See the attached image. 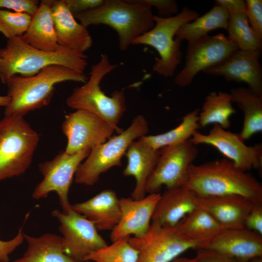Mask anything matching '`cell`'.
I'll return each mask as SVG.
<instances>
[{
	"label": "cell",
	"instance_id": "obj_35",
	"mask_svg": "<svg viewBox=\"0 0 262 262\" xmlns=\"http://www.w3.org/2000/svg\"><path fill=\"white\" fill-rule=\"evenodd\" d=\"M39 5V2L36 0H0V9L4 8L32 16L35 13Z\"/></svg>",
	"mask_w": 262,
	"mask_h": 262
},
{
	"label": "cell",
	"instance_id": "obj_13",
	"mask_svg": "<svg viewBox=\"0 0 262 262\" xmlns=\"http://www.w3.org/2000/svg\"><path fill=\"white\" fill-rule=\"evenodd\" d=\"M51 214L60 223L65 253L77 262H83L91 253L108 245L94 224L72 209L66 213L55 209Z\"/></svg>",
	"mask_w": 262,
	"mask_h": 262
},
{
	"label": "cell",
	"instance_id": "obj_9",
	"mask_svg": "<svg viewBox=\"0 0 262 262\" xmlns=\"http://www.w3.org/2000/svg\"><path fill=\"white\" fill-rule=\"evenodd\" d=\"M90 151L87 148L68 153L62 150L53 159L40 163L38 167L43 179L35 187L33 198H45L51 192H55L59 197L62 212H69L72 209L68 199L70 187L78 168Z\"/></svg>",
	"mask_w": 262,
	"mask_h": 262
},
{
	"label": "cell",
	"instance_id": "obj_20",
	"mask_svg": "<svg viewBox=\"0 0 262 262\" xmlns=\"http://www.w3.org/2000/svg\"><path fill=\"white\" fill-rule=\"evenodd\" d=\"M51 15L60 46L82 53L91 48L93 40L87 28L76 21L65 0H53Z\"/></svg>",
	"mask_w": 262,
	"mask_h": 262
},
{
	"label": "cell",
	"instance_id": "obj_43",
	"mask_svg": "<svg viewBox=\"0 0 262 262\" xmlns=\"http://www.w3.org/2000/svg\"><path fill=\"white\" fill-rule=\"evenodd\" d=\"M171 262H196L194 259H190L183 257H178Z\"/></svg>",
	"mask_w": 262,
	"mask_h": 262
},
{
	"label": "cell",
	"instance_id": "obj_10",
	"mask_svg": "<svg viewBox=\"0 0 262 262\" xmlns=\"http://www.w3.org/2000/svg\"><path fill=\"white\" fill-rule=\"evenodd\" d=\"M197 154L196 145L189 140L161 148L157 164L146 183V193H159L163 186L167 189L183 186L188 168Z\"/></svg>",
	"mask_w": 262,
	"mask_h": 262
},
{
	"label": "cell",
	"instance_id": "obj_18",
	"mask_svg": "<svg viewBox=\"0 0 262 262\" xmlns=\"http://www.w3.org/2000/svg\"><path fill=\"white\" fill-rule=\"evenodd\" d=\"M199 248L214 251L239 262H248L262 257V236L245 227L224 229Z\"/></svg>",
	"mask_w": 262,
	"mask_h": 262
},
{
	"label": "cell",
	"instance_id": "obj_1",
	"mask_svg": "<svg viewBox=\"0 0 262 262\" xmlns=\"http://www.w3.org/2000/svg\"><path fill=\"white\" fill-rule=\"evenodd\" d=\"M183 186L198 196L236 195L255 203L262 202L261 183L226 158L191 164Z\"/></svg>",
	"mask_w": 262,
	"mask_h": 262
},
{
	"label": "cell",
	"instance_id": "obj_29",
	"mask_svg": "<svg viewBox=\"0 0 262 262\" xmlns=\"http://www.w3.org/2000/svg\"><path fill=\"white\" fill-rule=\"evenodd\" d=\"M232 103L230 93L222 91L210 92L205 98L199 112L200 128L210 124H217L226 130L229 128L230 118L236 112Z\"/></svg>",
	"mask_w": 262,
	"mask_h": 262
},
{
	"label": "cell",
	"instance_id": "obj_7",
	"mask_svg": "<svg viewBox=\"0 0 262 262\" xmlns=\"http://www.w3.org/2000/svg\"><path fill=\"white\" fill-rule=\"evenodd\" d=\"M39 140L24 117L4 116L0 121V181L29 168Z\"/></svg>",
	"mask_w": 262,
	"mask_h": 262
},
{
	"label": "cell",
	"instance_id": "obj_24",
	"mask_svg": "<svg viewBox=\"0 0 262 262\" xmlns=\"http://www.w3.org/2000/svg\"><path fill=\"white\" fill-rule=\"evenodd\" d=\"M53 0H42L32 16L31 24L22 39L32 47L54 52L62 46L57 42L51 15Z\"/></svg>",
	"mask_w": 262,
	"mask_h": 262
},
{
	"label": "cell",
	"instance_id": "obj_31",
	"mask_svg": "<svg viewBox=\"0 0 262 262\" xmlns=\"http://www.w3.org/2000/svg\"><path fill=\"white\" fill-rule=\"evenodd\" d=\"M228 38L239 49L248 50L262 49V40L254 34L248 24L245 11L229 13Z\"/></svg>",
	"mask_w": 262,
	"mask_h": 262
},
{
	"label": "cell",
	"instance_id": "obj_14",
	"mask_svg": "<svg viewBox=\"0 0 262 262\" xmlns=\"http://www.w3.org/2000/svg\"><path fill=\"white\" fill-rule=\"evenodd\" d=\"M189 141L196 146L205 144L214 147L243 171L262 170V144L247 146L238 133L226 131L217 124H214L207 134L196 131Z\"/></svg>",
	"mask_w": 262,
	"mask_h": 262
},
{
	"label": "cell",
	"instance_id": "obj_32",
	"mask_svg": "<svg viewBox=\"0 0 262 262\" xmlns=\"http://www.w3.org/2000/svg\"><path fill=\"white\" fill-rule=\"evenodd\" d=\"M129 238L119 239L91 253L83 262H137L138 252L130 243Z\"/></svg>",
	"mask_w": 262,
	"mask_h": 262
},
{
	"label": "cell",
	"instance_id": "obj_37",
	"mask_svg": "<svg viewBox=\"0 0 262 262\" xmlns=\"http://www.w3.org/2000/svg\"><path fill=\"white\" fill-rule=\"evenodd\" d=\"M245 228L262 236V202L254 203L245 219Z\"/></svg>",
	"mask_w": 262,
	"mask_h": 262
},
{
	"label": "cell",
	"instance_id": "obj_38",
	"mask_svg": "<svg viewBox=\"0 0 262 262\" xmlns=\"http://www.w3.org/2000/svg\"><path fill=\"white\" fill-rule=\"evenodd\" d=\"M105 0H65L69 11L75 16L100 6Z\"/></svg>",
	"mask_w": 262,
	"mask_h": 262
},
{
	"label": "cell",
	"instance_id": "obj_36",
	"mask_svg": "<svg viewBox=\"0 0 262 262\" xmlns=\"http://www.w3.org/2000/svg\"><path fill=\"white\" fill-rule=\"evenodd\" d=\"M140 2L154 7L157 10L158 16L169 17L177 15L179 8L174 0H139Z\"/></svg>",
	"mask_w": 262,
	"mask_h": 262
},
{
	"label": "cell",
	"instance_id": "obj_6",
	"mask_svg": "<svg viewBox=\"0 0 262 262\" xmlns=\"http://www.w3.org/2000/svg\"><path fill=\"white\" fill-rule=\"evenodd\" d=\"M148 131V123L145 117L142 115L136 116L127 129L91 149L76 172L75 182L94 185L102 173L114 166H121V159L130 144L147 135Z\"/></svg>",
	"mask_w": 262,
	"mask_h": 262
},
{
	"label": "cell",
	"instance_id": "obj_40",
	"mask_svg": "<svg viewBox=\"0 0 262 262\" xmlns=\"http://www.w3.org/2000/svg\"><path fill=\"white\" fill-rule=\"evenodd\" d=\"M194 259L196 262H239L214 251L204 248L197 249Z\"/></svg>",
	"mask_w": 262,
	"mask_h": 262
},
{
	"label": "cell",
	"instance_id": "obj_27",
	"mask_svg": "<svg viewBox=\"0 0 262 262\" xmlns=\"http://www.w3.org/2000/svg\"><path fill=\"white\" fill-rule=\"evenodd\" d=\"M230 94L232 102L244 114L243 127L238 134L245 141L262 131V95L244 87L232 88Z\"/></svg>",
	"mask_w": 262,
	"mask_h": 262
},
{
	"label": "cell",
	"instance_id": "obj_5",
	"mask_svg": "<svg viewBox=\"0 0 262 262\" xmlns=\"http://www.w3.org/2000/svg\"><path fill=\"white\" fill-rule=\"evenodd\" d=\"M117 66L110 62L108 55L101 54L99 61L92 66L88 80L83 85L73 89L66 103L72 109L85 110L97 115L119 133L123 130L119 128L118 124L127 110L124 92L115 91L108 96L100 86L103 78Z\"/></svg>",
	"mask_w": 262,
	"mask_h": 262
},
{
	"label": "cell",
	"instance_id": "obj_26",
	"mask_svg": "<svg viewBox=\"0 0 262 262\" xmlns=\"http://www.w3.org/2000/svg\"><path fill=\"white\" fill-rule=\"evenodd\" d=\"M176 229L181 238L196 244L197 249L224 229L211 215L198 208L185 217L176 226Z\"/></svg>",
	"mask_w": 262,
	"mask_h": 262
},
{
	"label": "cell",
	"instance_id": "obj_39",
	"mask_svg": "<svg viewBox=\"0 0 262 262\" xmlns=\"http://www.w3.org/2000/svg\"><path fill=\"white\" fill-rule=\"evenodd\" d=\"M24 239L21 228L17 234L12 239L8 241L0 240V262H9V255L23 243Z\"/></svg>",
	"mask_w": 262,
	"mask_h": 262
},
{
	"label": "cell",
	"instance_id": "obj_30",
	"mask_svg": "<svg viewBox=\"0 0 262 262\" xmlns=\"http://www.w3.org/2000/svg\"><path fill=\"white\" fill-rule=\"evenodd\" d=\"M199 112V109H195L185 115L178 126L165 132L146 135L139 138L156 150L189 140L200 128L198 122Z\"/></svg>",
	"mask_w": 262,
	"mask_h": 262
},
{
	"label": "cell",
	"instance_id": "obj_21",
	"mask_svg": "<svg viewBox=\"0 0 262 262\" xmlns=\"http://www.w3.org/2000/svg\"><path fill=\"white\" fill-rule=\"evenodd\" d=\"M72 209L92 222L98 230H112L121 217L120 198L105 189L88 200L71 205Z\"/></svg>",
	"mask_w": 262,
	"mask_h": 262
},
{
	"label": "cell",
	"instance_id": "obj_44",
	"mask_svg": "<svg viewBox=\"0 0 262 262\" xmlns=\"http://www.w3.org/2000/svg\"><path fill=\"white\" fill-rule=\"evenodd\" d=\"M248 262H262V257L254 258Z\"/></svg>",
	"mask_w": 262,
	"mask_h": 262
},
{
	"label": "cell",
	"instance_id": "obj_23",
	"mask_svg": "<svg viewBox=\"0 0 262 262\" xmlns=\"http://www.w3.org/2000/svg\"><path fill=\"white\" fill-rule=\"evenodd\" d=\"M125 155L127 164L123 175L133 176L136 180L131 197L134 199H141L145 196L146 183L157 164L160 150L153 149L138 138L130 144Z\"/></svg>",
	"mask_w": 262,
	"mask_h": 262
},
{
	"label": "cell",
	"instance_id": "obj_28",
	"mask_svg": "<svg viewBox=\"0 0 262 262\" xmlns=\"http://www.w3.org/2000/svg\"><path fill=\"white\" fill-rule=\"evenodd\" d=\"M229 14L222 7L215 5L209 11L195 20L181 26L177 31L175 37L188 43L199 40L208 35L211 31L217 29L227 30Z\"/></svg>",
	"mask_w": 262,
	"mask_h": 262
},
{
	"label": "cell",
	"instance_id": "obj_45",
	"mask_svg": "<svg viewBox=\"0 0 262 262\" xmlns=\"http://www.w3.org/2000/svg\"><path fill=\"white\" fill-rule=\"evenodd\" d=\"M90 262L89 261H84V262Z\"/></svg>",
	"mask_w": 262,
	"mask_h": 262
},
{
	"label": "cell",
	"instance_id": "obj_11",
	"mask_svg": "<svg viewBox=\"0 0 262 262\" xmlns=\"http://www.w3.org/2000/svg\"><path fill=\"white\" fill-rule=\"evenodd\" d=\"M238 49L237 45L222 33L188 43L185 65L175 77V84L181 87L190 85L199 72L219 64Z\"/></svg>",
	"mask_w": 262,
	"mask_h": 262
},
{
	"label": "cell",
	"instance_id": "obj_41",
	"mask_svg": "<svg viewBox=\"0 0 262 262\" xmlns=\"http://www.w3.org/2000/svg\"><path fill=\"white\" fill-rule=\"evenodd\" d=\"M215 5L223 7L229 13L246 11V2L244 0H216Z\"/></svg>",
	"mask_w": 262,
	"mask_h": 262
},
{
	"label": "cell",
	"instance_id": "obj_22",
	"mask_svg": "<svg viewBox=\"0 0 262 262\" xmlns=\"http://www.w3.org/2000/svg\"><path fill=\"white\" fill-rule=\"evenodd\" d=\"M196 195L189 188L181 186L167 189L156 205L151 222L163 226L175 227L196 208Z\"/></svg>",
	"mask_w": 262,
	"mask_h": 262
},
{
	"label": "cell",
	"instance_id": "obj_34",
	"mask_svg": "<svg viewBox=\"0 0 262 262\" xmlns=\"http://www.w3.org/2000/svg\"><path fill=\"white\" fill-rule=\"evenodd\" d=\"M246 14L248 24L255 35L262 40V0H245Z\"/></svg>",
	"mask_w": 262,
	"mask_h": 262
},
{
	"label": "cell",
	"instance_id": "obj_19",
	"mask_svg": "<svg viewBox=\"0 0 262 262\" xmlns=\"http://www.w3.org/2000/svg\"><path fill=\"white\" fill-rule=\"evenodd\" d=\"M253 202L239 195L196 196L195 203L211 215L224 229L245 227V221Z\"/></svg>",
	"mask_w": 262,
	"mask_h": 262
},
{
	"label": "cell",
	"instance_id": "obj_42",
	"mask_svg": "<svg viewBox=\"0 0 262 262\" xmlns=\"http://www.w3.org/2000/svg\"><path fill=\"white\" fill-rule=\"evenodd\" d=\"M10 98L8 95L0 96V106L6 107L9 104Z\"/></svg>",
	"mask_w": 262,
	"mask_h": 262
},
{
	"label": "cell",
	"instance_id": "obj_12",
	"mask_svg": "<svg viewBox=\"0 0 262 262\" xmlns=\"http://www.w3.org/2000/svg\"><path fill=\"white\" fill-rule=\"evenodd\" d=\"M129 241L138 252L137 262H171L185 251L198 248L180 237L176 226H163L154 222L146 234L130 236Z\"/></svg>",
	"mask_w": 262,
	"mask_h": 262
},
{
	"label": "cell",
	"instance_id": "obj_17",
	"mask_svg": "<svg viewBox=\"0 0 262 262\" xmlns=\"http://www.w3.org/2000/svg\"><path fill=\"white\" fill-rule=\"evenodd\" d=\"M161 194H149L139 199L131 197L120 198L121 217L111 231L112 242L130 237H139L148 230L152 217Z\"/></svg>",
	"mask_w": 262,
	"mask_h": 262
},
{
	"label": "cell",
	"instance_id": "obj_25",
	"mask_svg": "<svg viewBox=\"0 0 262 262\" xmlns=\"http://www.w3.org/2000/svg\"><path fill=\"white\" fill-rule=\"evenodd\" d=\"M23 235L27 249L14 262H77L65 253L62 236L51 233L37 237Z\"/></svg>",
	"mask_w": 262,
	"mask_h": 262
},
{
	"label": "cell",
	"instance_id": "obj_16",
	"mask_svg": "<svg viewBox=\"0 0 262 262\" xmlns=\"http://www.w3.org/2000/svg\"><path fill=\"white\" fill-rule=\"evenodd\" d=\"M261 54V50L238 49L222 63L203 72L228 81L245 82L250 89L262 95Z\"/></svg>",
	"mask_w": 262,
	"mask_h": 262
},
{
	"label": "cell",
	"instance_id": "obj_8",
	"mask_svg": "<svg viewBox=\"0 0 262 262\" xmlns=\"http://www.w3.org/2000/svg\"><path fill=\"white\" fill-rule=\"evenodd\" d=\"M199 16L195 10L184 7L177 15L161 17L154 15V27L136 38L132 45H144L154 48L159 57L155 58L152 66L154 72L164 77L172 76L181 63V42L175 37L178 30L183 25Z\"/></svg>",
	"mask_w": 262,
	"mask_h": 262
},
{
	"label": "cell",
	"instance_id": "obj_4",
	"mask_svg": "<svg viewBox=\"0 0 262 262\" xmlns=\"http://www.w3.org/2000/svg\"><path fill=\"white\" fill-rule=\"evenodd\" d=\"M152 7L139 0H106L100 6L75 16L86 27L104 24L117 33L119 48L127 50L155 25Z\"/></svg>",
	"mask_w": 262,
	"mask_h": 262
},
{
	"label": "cell",
	"instance_id": "obj_15",
	"mask_svg": "<svg viewBox=\"0 0 262 262\" xmlns=\"http://www.w3.org/2000/svg\"><path fill=\"white\" fill-rule=\"evenodd\" d=\"M67 142L65 151L74 153L106 141L115 130L106 121L90 112L77 110L65 116L62 125Z\"/></svg>",
	"mask_w": 262,
	"mask_h": 262
},
{
	"label": "cell",
	"instance_id": "obj_3",
	"mask_svg": "<svg viewBox=\"0 0 262 262\" xmlns=\"http://www.w3.org/2000/svg\"><path fill=\"white\" fill-rule=\"evenodd\" d=\"M86 75L60 65H50L34 76L14 75L6 81L10 98L4 116H23L30 112L48 105L53 97L55 85L66 81L85 83Z\"/></svg>",
	"mask_w": 262,
	"mask_h": 262
},
{
	"label": "cell",
	"instance_id": "obj_2",
	"mask_svg": "<svg viewBox=\"0 0 262 262\" xmlns=\"http://www.w3.org/2000/svg\"><path fill=\"white\" fill-rule=\"evenodd\" d=\"M87 58L84 53L63 47L54 52L38 49L21 36L15 37L0 48V79L5 83L7 79L15 75L33 76L50 65L62 66L84 74Z\"/></svg>",
	"mask_w": 262,
	"mask_h": 262
},
{
	"label": "cell",
	"instance_id": "obj_33",
	"mask_svg": "<svg viewBox=\"0 0 262 262\" xmlns=\"http://www.w3.org/2000/svg\"><path fill=\"white\" fill-rule=\"evenodd\" d=\"M32 16L26 13L0 9V33L8 39L21 36L28 30Z\"/></svg>",
	"mask_w": 262,
	"mask_h": 262
}]
</instances>
